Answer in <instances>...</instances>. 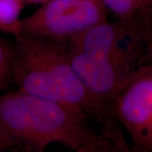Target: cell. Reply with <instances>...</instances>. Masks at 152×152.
I'll list each match as a JSON object with an SVG mask.
<instances>
[{
  "label": "cell",
  "instance_id": "obj_5",
  "mask_svg": "<svg viewBox=\"0 0 152 152\" xmlns=\"http://www.w3.org/2000/svg\"><path fill=\"white\" fill-rule=\"evenodd\" d=\"M116 118L132 151L152 152V62L138 67L115 102Z\"/></svg>",
  "mask_w": 152,
  "mask_h": 152
},
{
  "label": "cell",
  "instance_id": "obj_7",
  "mask_svg": "<svg viewBox=\"0 0 152 152\" xmlns=\"http://www.w3.org/2000/svg\"><path fill=\"white\" fill-rule=\"evenodd\" d=\"M26 0H0V31L15 35Z\"/></svg>",
  "mask_w": 152,
  "mask_h": 152
},
{
  "label": "cell",
  "instance_id": "obj_3",
  "mask_svg": "<svg viewBox=\"0 0 152 152\" xmlns=\"http://www.w3.org/2000/svg\"><path fill=\"white\" fill-rule=\"evenodd\" d=\"M107 20L99 0H48L19 20L15 35L68 41Z\"/></svg>",
  "mask_w": 152,
  "mask_h": 152
},
{
  "label": "cell",
  "instance_id": "obj_9",
  "mask_svg": "<svg viewBox=\"0 0 152 152\" xmlns=\"http://www.w3.org/2000/svg\"><path fill=\"white\" fill-rule=\"evenodd\" d=\"M12 148H15L14 143L0 123V151H6Z\"/></svg>",
  "mask_w": 152,
  "mask_h": 152
},
{
  "label": "cell",
  "instance_id": "obj_8",
  "mask_svg": "<svg viewBox=\"0 0 152 152\" xmlns=\"http://www.w3.org/2000/svg\"><path fill=\"white\" fill-rule=\"evenodd\" d=\"M13 42L0 40V90L4 89L12 78Z\"/></svg>",
  "mask_w": 152,
  "mask_h": 152
},
{
  "label": "cell",
  "instance_id": "obj_11",
  "mask_svg": "<svg viewBox=\"0 0 152 152\" xmlns=\"http://www.w3.org/2000/svg\"><path fill=\"white\" fill-rule=\"evenodd\" d=\"M48 0H26V4H43Z\"/></svg>",
  "mask_w": 152,
  "mask_h": 152
},
{
  "label": "cell",
  "instance_id": "obj_6",
  "mask_svg": "<svg viewBox=\"0 0 152 152\" xmlns=\"http://www.w3.org/2000/svg\"><path fill=\"white\" fill-rule=\"evenodd\" d=\"M117 19L146 18L152 20V0H99Z\"/></svg>",
  "mask_w": 152,
  "mask_h": 152
},
{
  "label": "cell",
  "instance_id": "obj_1",
  "mask_svg": "<svg viewBox=\"0 0 152 152\" xmlns=\"http://www.w3.org/2000/svg\"><path fill=\"white\" fill-rule=\"evenodd\" d=\"M89 120L63 104L19 90L0 96V123L15 148L41 152L59 144L77 152L117 151Z\"/></svg>",
  "mask_w": 152,
  "mask_h": 152
},
{
  "label": "cell",
  "instance_id": "obj_10",
  "mask_svg": "<svg viewBox=\"0 0 152 152\" xmlns=\"http://www.w3.org/2000/svg\"><path fill=\"white\" fill-rule=\"evenodd\" d=\"M145 63L152 62V29L147 38L145 48Z\"/></svg>",
  "mask_w": 152,
  "mask_h": 152
},
{
  "label": "cell",
  "instance_id": "obj_2",
  "mask_svg": "<svg viewBox=\"0 0 152 152\" xmlns=\"http://www.w3.org/2000/svg\"><path fill=\"white\" fill-rule=\"evenodd\" d=\"M12 78L22 92L63 104L93 119L92 105L71 64L66 41L15 35Z\"/></svg>",
  "mask_w": 152,
  "mask_h": 152
},
{
  "label": "cell",
  "instance_id": "obj_4",
  "mask_svg": "<svg viewBox=\"0 0 152 152\" xmlns=\"http://www.w3.org/2000/svg\"><path fill=\"white\" fill-rule=\"evenodd\" d=\"M151 29V19H117L113 21L107 19L66 41V44L72 51L145 63V48Z\"/></svg>",
  "mask_w": 152,
  "mask_h": 152
}]
</instances>
